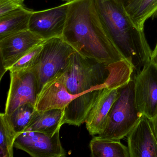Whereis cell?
Returning a JSON list of instances; mask_svg holds the SVG:
<instances>
[{
    "label": "cell",
    "mask_w": 157,
    "mask_h": 157,
    "mask_svg": "<svg viewBox=\"0 0 157 157\" xmlns=\"http://www.w3.org/2000/svg\"><path fill=\"white\" fill-rule=\"evenodd\" d=\"M64 109H53L43 111L36 110L25 131L55 134L60 130V128L64 124Z\"/></svg>",
    "instance_id": "cell-14"
},
{
    "label": "cell",
    "mask_w": 157,
    "mask_h": 157,
    "mask_svg": "<svg viewBox=\"0 0 157 157\" xmlns=\"http://www.w3.org/2000/svg\"><path fill=\"white\" fill-rule=\"evenodd\" d=\"M98 14L109 37L125 59L139 72L151 61L152 50L144 30L135 25L124 6L115 0H94Z\"/></svg>",
    "instance_id": "cell-2"
},
{
    "label": "cell",
    "mask_w": 157,
    "mask_h": 157,
    "mask_svg": "<svg viewBox=\"0 0 157 157\" xmlns=\"http://www.w3.org/2000/svg\"><path fill=\"white\" fill-rule=\"evenodd\" d=\"M76 52L62 37L44 42L38 62L31 70L36 78L38 94L47 82L67 70L71 56Z\"/></svg>",
    "instance_id": "cell-4"
},
{
    "label": "cell",
    "mask_w": 157,
    "mask_h": 157,
    "mask_svg": "<svg viewBox=\"0 0 157 157\" xmlns=\"http://www.w3.org/2000/svg\"><path fill=\"white\" fill-rule=\"evenodd\" d=\"M134 94L138 111L152 120L157 109V65L151 61L133 74Z\"/></svg>",
    "instance_id": "cell-5"
},
{
    "label": "cell",
    "mask_w": 157,
    "mask_h": 157,
    "mask_svg": "<svg viewBox=\"0 0 157 157\" xmlns=\"http://www.w3.org/2000/svg\"><path fill=\"white\" fill-rule=\"evenodd\" d=\"M33 11L24 7L0 17V39L29 30Z\"/></svg>",
    "instance_id": "cell-15"
},
{
    "label": "cell",
    "mask_w": 157,
    "mask_h": 157,
    "mask_svg": "<svg viewBox=\"0 0 157 157\" xmlns=\"http://www.w3.org/2000/svg\"><path fill=\"white\" fill-rule=\"evenodd\" d=\"M45 41L29 30L0 39L2 67L8 71L32 48Z\"/></svg>",
    "instance_id": "cell-10"
},
{
    "label": "cell",
    "mask_w": 157,
    "mask_h": 157,
    "mask_svg": "<svg viewBox=\"0 0 157 157\" xmlns=\"http://www.w3.org/2000/svg\"><path fill=\"white\" fill-rule=\"evenodd\" d=\"M131 78H126L114 81L102 89L85 122L90 135L94 136L102 133L112 106L119 96L120 89Z\"/></svg>",
    "instance_id": "cell-7"
},
{
    "label": "cell",
    "mask_w": 157,
    "mask_h": 157,
    "mask_svg": "<svg viewBox=\"0 0 157 157\" xmlns=\"http://www.w3.org/2000/svg\"><path fill=\"white\" fill-rule=\"evenodd\" d=\"M151 122H152L153 129H154L155 136H156V138L157 140V109L154 117L151 120Z\"/></svg>",
    "instance_id": "cell-23"
},
{
    "label": "cell",
    "mask_w": 157,
    "mask_h": 157,
    "mask_svg": "<svg viewBox=\"0 0 157 157\" xmlns=\"http://www.w3.org/2000/svg\"><path fill=\"white\" fill-rule=\"evenodd\" d=\"M151 61L154 62L157 65V42L156 43V46L154 48V50L152 51Z\"/></svg>",
    "instance_id": "cell-22"
},
{
    "label": "cell",
    "mask_w": 157,
    "mask_h": 157,
    "mask_svg": "<svg viewBox=\"0 0 157 157\" xmlns=\"http://www.w3.org/2000/svg\"><path fill=\"white\" fill-rule=\"evenodd\" d=\"M44 42L35 47L22 57L9 69V71L10 72L27 71L34 67L38 62Z\"/></svg>",
    "instance_id": "cell-20"
},
{
    "label": "cell",
    "mask_w": 157,
    "mask_h": 157,
    "mask_svg": "<svg viewBox=\"0 0 157 157\" xmlns=\"http://www.w3.org/2000/svg\"><path fill=\"white\" fill-rule=\"evenodd\" d=\"M36 110L33 105L25 104L16 109L10 115H7L10 124L18 135L25 131Z\"/></svg>",
    "instance_id": "cell-19"
},
{
    "label": "cell",
    "mask_w": 157,
    "mask_h": 157,
    "mask_svg": "<svg viewBox=\"0 0 157 157\" xmlns=\"http://www.w3.org/2000/svg\"><path fill=\"white\" fill-rule=\"evenodd\" d=\"M115 1L121 3L124 6V7H126L128 4H130L134 0H115Z\"/></svg>",
    "instance_id": "cell-24"
},
{
    "label": "cell",
    "mask_w": 157,
    "mask_h": 157,
    "mask_svg": "<svg viewBox=\"0 0 157 157\" xmlns=\"http://www.w3.org/2000/svg\"><path fill=\"white\" fill-rule=\"evenodd\" d=\"M69 3L44 10L33 11L29 22V31L44 40L62 37Z\"/></svg>",
    "instance_id": "cell-9"
},
{
    "label": "cell",
    "mask_w": 157,
    "mask_h": 157,
    "mask_svg": "<svg viewBox=\"0 0 157 157\" xmlns=\"http://www.w3.org/2000/svg\"><path fill=\"white\" fill-rule=\"evenodd\" d=\"M18 134L10 124L5 113L0 114V156L13 157L14 141Z\"/></svg>",
    "instance_id": "cell-18"
},
{
    "label": "cell",
    "mask_w": 157,
    "mask_h": 157,
    "mask_svg": "<svg viewBox=\"0 0 157 157\" xmlns=\"http://www.w3.org/2000/svg\"><path fill=\"white\" fill-rule=\"evenodd\" d=\"M10 83L5 113L10 115L25 104L35 106L38 96L36 78L31 70L10 72Z\"/></svg>",
    "instance_id": "cell-8"
},
{
    "label": "cell",
    "mask_w": 157,
    "mask_h": 157,
    "mask_svg": "<svg viewBox=\"0 0 157 157\" xmlns=\"http://www.w3.org/2000/svg\"><path fill=\"white\" fill-rule=\"evenodd\" d=\"M62 38L82 56L105 64L125 59L106 33L94 0L69 2Z\"/></svg>",
    "instance_id": "cell-1"
},
{
    "label": "cell",
    "mask_w": 157,
    "mask_h": 157,
    "mask_svg": "<svg viewBox=\"0 0 157 157\" xmlns=\"http://www.w3.org/2000/svg\"><path fill=\"white\" fill-rule=\"evenodd\" d=\"M107 85L90 90L73 99L64 109V124L80 126L85 123L102 89Z\"/></svg>",
    "instance_id": "cell-13"
},
{
    "label": "cell",
    "mask_w": 157,
    "mask_h": 157,
    "mask_svg": "<svg viewBox=\"0 0 157 157\" xmlns=\"http://www.w3.org/2000/svg\"><path fill=\"white\" fill-rule=\"evenodd\" d=\"M91 156L93 157H130L128 148L120 140L96 136L90 143Z\"/></svg>",
    "instance_id": "cell-16"
},
{
    "label": "cell",
    "mask_w": 157,
    "mask_h": 157,
    "mask_svg": "<svg viewBox=\"0 0 157 157\" xmlns=\"http://www.w3.org/2000/svg\"><path fill=\"white\" fill-rule=\"evenodd\" d=\"M62 1H66L67 2H69L72 1L73 0H62Z\"/></svg>",
    "instance_id": "cell-25"
},
{
    "label": "cell",
    "mask_w": 157,
    "mask_h": 157,
    "mask_svg": "<svg viewBox=\"0 0 157 157\" xmlns=\"http://www.w3.org/2000/svg\"><path fill=\"white\" fill-rule=\"evenodd\" d=\"M63 73L57 76L44 86L36 99V110L64 109L78 96L72 95L68 91L63 81Z\"/></svg>",
    "instance_id": "cell-12"
},
{
    "label": "cell",
    "mask_w": 157,
    "mask_h": 157,
    "mask_svg": "<svg viewBox=\"0 0 157 157\" xmlns=\"http://www.w3.org/2000/svg\"><path fill=\"white\" fill-rule=\"evenodd\" d=\"M24 7V0H0V17Z\"/></svg>",
    "instance_id": "cell-21"
},
{
    "label": "cell",
    "mask_w": 157,
    "mask_h": 157,
    "mask_svg": "<svg viewBox=\"0 0 157 157\" xmlns=\"http://www.w3.org/2000/svg\"><path fill=\"white\" fill-rule=\"evenodd\" d=\"M130 157H157V140L151 120L142 115L127 136Z\"/></svg>",
    "instance_id": "cell-11"
},
{
    "label": "cell",
    "mask_w": 157,
    "mask_h": 157,
    "mask_svg": "<svg viewBox=\"0 0 157 157\" xmlns=\"http://www.w3.org/2000/svg\"><path fill=\"white\" fill-rule=\"evenodd\" d=\"M14 147L33 157H64L67 153L62 147L59 130L54 134L25 131L16 137Z\"/></svg>",
    "instance_id": "cell-6"
},
{
    "label": "cell",
    "mask_w": 157,
    "mask_h": 157,
    "mask_svg": "<svg viewBox=\"0 0 157 157\" xmlns=\"http://www.w3.org/2000/svg\"><path fill=\"white\" fill-rule=\"evenodd\" d=\"M142 115L138 111L134 94V80L120 89V94L108 115L101 137L121 140L127 137Z\"/></svg>",
    "instance_id": "cell-3"
},
{
    "label": "cell",
    "mask_w": 157,
    "mask_h": 157,
    "mask_svg": "<svg viewBox=\"0 0 157 157\" xmlns=\"http://www.w3.org/2000/svg\"><path fill=\"white\" fill-rule=\"evenodd\" d=\"M135 25L144 30L148 19L157 17V0H134L125 7Z\"/></svg>",
    "instance_id": "cell-17"
}]
</instances>
